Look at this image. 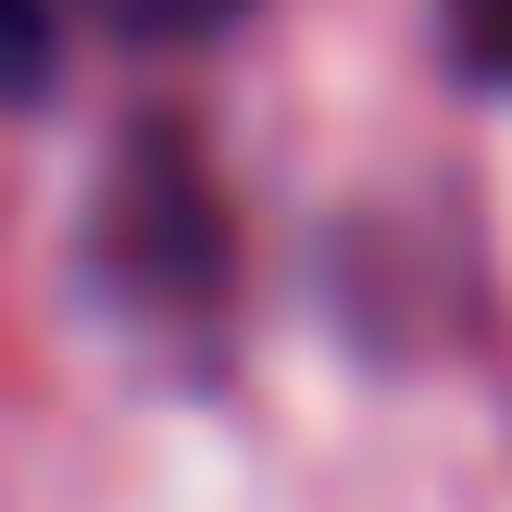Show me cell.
Wrapping results in <instances>:
<instances>
[{
    "instance_id": "obj_4",
    "label": "cell",
    "mask_w": 512,
    "mask_h": 512,
    "mask_svg": "<svg viewBox=\"0 0 512 512\" xmlns=\"http://www.w3.org/2000/svg\"><path fill=\"white\" fill-rule=\"evenodd\" d=\"M450 50H463L488 88H512V0H450Z\"/></svg>"
},
{
    "instance_id": "obj_1",
    "label": "cell",
    "mask_w": 512,
    "mask_h": 512,
    "mask_svg": "<svg viewBox=\"0 0 512 512\" xmlns=\"http://www.w3.org/2000/svg\"><path fill=\"white\" fill-rule=\"evenodd\" d=\"M125 200L150 213L138 238H125V275H138V288H200V275H213V213H200L188 150L138 138V150H125Z\"/></svg>"
},
{
    "instance_id": "obj_2",
    "label": "cell",
    "mask_w": 512,
    "mask_h": 512,
    "mask_svg": "<svg viewBox=\"0 0 512 512\" xmlns=\"http://www.w3.org/2000/svg\"><path fill=\"white\" fill-rule=\"evenodd\" d=\"M75 13H100L113 38H138V50H175V38H213V25H238L250 0H75Z\"/></svg>"
},
{
    "instance_id": "obj_3",
    "label": "cell",
    "mask_w": 512,
    "mask_h": 512,
    "mask_svg": "<svg viewBox=\"0 0 512 512\" xmlns=\"http://www.w3.org/2000/svg\"><path fill=\"white\" fill-rule=\"evenodd\" d=\"M75 0H0V88H25V75L50 63V38H63Z\"/></svg>"
}]
</instances>
